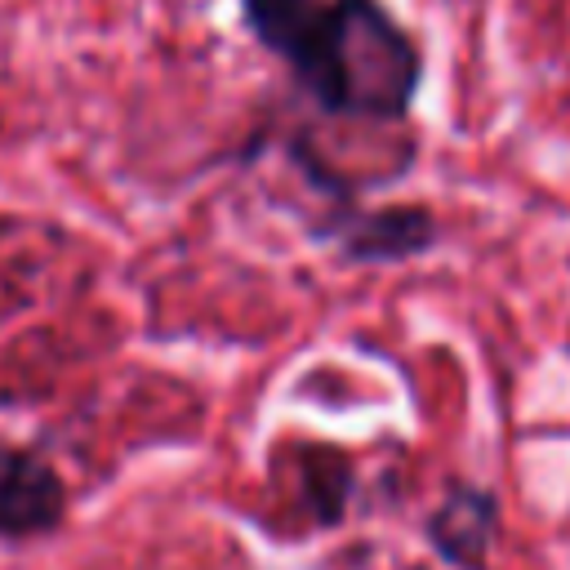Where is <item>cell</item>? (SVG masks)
Wrapping results in <instances>:
<instances>
[{"label":"cell","mask_w":570,"mask_h":570,"mask_svg":"<svg viewBox=\"0 0 570 570\" xmlns=\"http://www.w3.org/2000/svg\"><path fill=\"white\" fill-rule=\"evenodd\" d=\"M289 67L325 111L401 120L414 102L423 58L379 0H334Z\"/></svg>","instance_id":"obj_1"},{"label":"cell","mask_w":570,"mask_h":570,"mask_svg":"<svg viewBox=\"0 0 570 570\" xmlns=\"http://www.w3.org/2000/svg\"><path fill=\"white\" fill-rule=\"evenodd\" d=\"M62 503V481L40 454L0 445V534L22 539L53 530Z\"/></svg>","instance_id":"obj_2"},{"label":"cell","mask_w":570,"mask_h":570,"mask_svg":"<svg viewBox=\"0 0 570 570\" xmlns=\"http://www.w3.org/2000/svg\"><path fill=\"white\" fill-rule=\"evenodd\" d=\"M334 236L347 258L361 263H392L423 254L436 240V223L419 205H387V209H365V214H343L334 223Z\"/></svg>","instance_id":"obj_3"},{"label":"cell","mask_w":570,"mask_h":570,"mask_svg":"<svg viewBox=\"0 0 570 570\" xmlns=\"http://www.w3.org/2000/svg\"><path fill=\"white\" fill-rule=\"evenodd\" d=\"M490 530H494V503L485 490H454L441 512L432 517V539L463 566H476L485 543H490Z\"/></svg>","instance_id":"obj_4"},{"label":"cell","mask_w":570,"mask_h":570,"mask_svg":"<svg viewBox=\"0 0 570 570\" xmlns=\"http://www.w3.org/2000/svg\"><path fill=\"white\" fill-rule=\"evenodd\" d=\"M245 22L254 27V36L281 53L285 62H294V53L307 45L312 27L321 22L325 0H240Z\"/></svg>","instance_id":"obj_5"},{"label":"cell","mask_w":570,"mask_h":570,"mask_svg":"<svg viewBox=\"0 0 570 570\" xmlns=\"http://www.w3.org/2000/svg\"><path fill=\"white\" fill-rule=\"evenodd\" d=\"M303 476H307V494L321 512V521H334L347 503V490H352V468L343 454L334 450H307L303 454Z\"/></svg>","instance_id":"obj_6"}]
</instances>
